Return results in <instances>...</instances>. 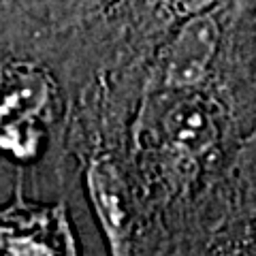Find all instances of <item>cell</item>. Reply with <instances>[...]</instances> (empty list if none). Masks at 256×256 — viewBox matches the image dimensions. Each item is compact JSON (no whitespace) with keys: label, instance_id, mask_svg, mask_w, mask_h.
I'll return each mask as SVG.
<instances>
[{"label":"cell","instance_id":"obj_1","mask_svg":"<svg viewBox=\"0 0 256 256\" xmlns=\"http://www.w3.org/2000/svg\"><path fill=\"white\" fill-rule=\"evenodd\" d=\"M73 2H0V152L22 164L64 156Z\"/></svg>","mask_w":256,"mask_h":256},{"label":"cell","instance_id":"obj_2","mask_svg":"<svg viewBox=\"0 0 256 256\" xmlns=\"http://www.w3.org/2000/svg\"><path fill=\"white\" fill-rule=\"evenodd\" d=\"M0 256H77L64 203L28 201L24 171H18L11 203L0 207Z\"/></svg>","mask_w":256,"mask_h":256},{"label":"cell","instance_id":"obj_3","mask_svg":"<svg viewBox=\"0 0 256 256\" xmlns=\"http://www.w3.org/2000/svg\"><path fill=\"white\" fill-rule=\"evenodd\" d=\"M222 224L256 226V134L242 146L228 171L222 192V216L218 228Z\"/></svg>","mask_w":256,"mask_h":256},{"label":"cell","instance_id":"obj_4","mask_svg":"<svg viewBox=\"0 0 256 256\" xmlns=\"http://www.w3.org/2000/svg\"><path fill=\"white\" fill-rule=\"evenodd\" d=\"M203 256H256V226L222 224L210 237Z\"/></svg>","mask_w":256,"mask_h":256},{"label":"cell","instance_id":"obj_5","mask_svg":"<svg viewBox=\"0 0 256 256\" xmlns=\"http://www.w3.org/2000/svg\"><path fill=\"white\" fill-rule=\"evenodd\" d=\"M252 88H254V105H256V2H254V38H252Z\"/></svg>","mask_w":256,"mask_h":256}]
</instances>
